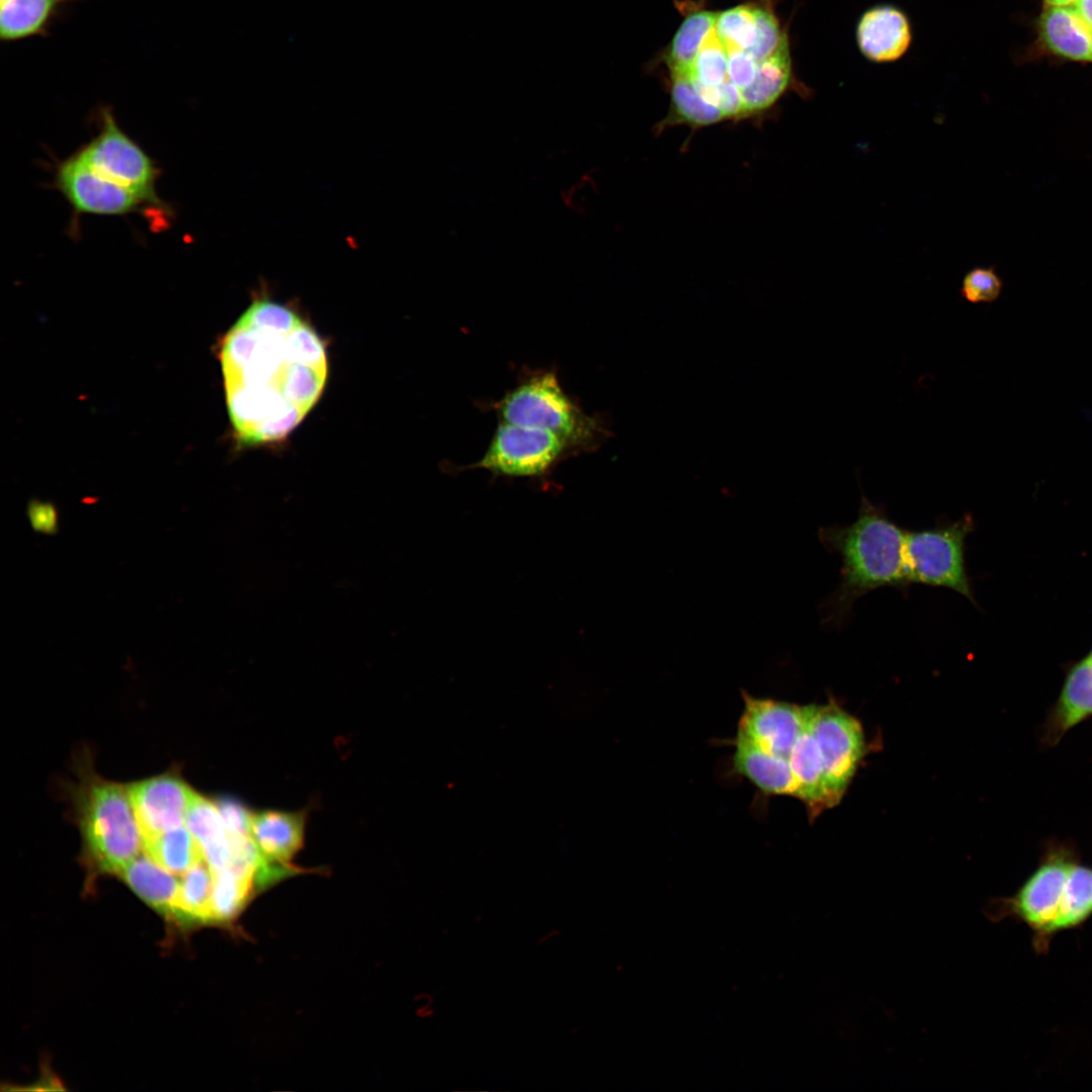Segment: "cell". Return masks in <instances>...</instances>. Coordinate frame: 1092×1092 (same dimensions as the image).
Here are the masks:
<instances>
[{"label": "cell", "mask_w": 1092, "mask_h": 1092, "mask_svg": "<svg viewBox=\"0 0 1092 1092\" xmlns=\"http://www.w3.org/2000/svg\"><path fill=\"white\" fill-rule=\"evenodd\" d=\"M809 726L818 744L831 805L839 802L864 752L859 722L836 704L809 705Z\"/></svg>", "instance_id": "obj_9"}, {"label": "cell", "mask_w": 1092, "mask_h": 1092, "mask_svg": "<svg viewBox=\"0 0 1092 1092\" xmlns=\"http://www.w3.org/2000/svg\"><path fill=\"white\" fill-rule=\"evenodd\" d=\"M118 875L149 906L172 918L180 881L149 855L138 854Z\"/></svg>", "instance_id": "obj_22"}, {"label": "cell", "mask_w": 1092, "mask_h": 1092, "mask_svg": "<svg viewBox=\"0 0 1092 1092\" xmlns=\"http://www.w3.org/2000/svg\"><path fill=\"white\" fill-rule=\"evenodd\" d=\"M796 85L788 38L771 56L757 62L752 83L741 93L745 120L766 113Z\"/></svg>", "instance_id": "obj_16"}, {"label": "cell", "mask_w": 1092, "mask_h": 1092, "mask_svg": "<svg viewBox=\"0 0 1092 1092\" xmlns=\"http://www.w3.org/2000/svg\"><path fill=\"white\" fill-rule=\"evenodd\" d=\"M735 769L762 792L771 795L799 796V784L789 760L765 752L747 742L734 741Z\"/></svg>", "instance_id": "obj_19"}, {"label": "cell", "mask_w": 1092, "mask_h": 1092, "mask_svg": "<svg viewBox=\"0 0 1092 1092\" xmlns=\"http://www.w3.org/2000/svg\"><path fill=\"white\" fill-rule=\"evenodd\" d=\"M988 914L994 920L1010 917L1024 923L1034 951L1044 954L1058 933L1078 928L1092 916V867L1081 864L1067 842H1049L1031 875L1012 896L994 901Z\"/></svg>", "instance_id": "obj_2"}, {"label": "cell", "mask_w": 1092, "mask_h": 1092, "mask_svg": "<svg viewBox=\"0 0 1092 1092\" xmlns=\"http://www.w3.org/2000/svg\"><path fill=\"white\" fill-rule=\"evenodd\" d=\"M1092 717V662L1083 657L1066 664L1061 692L1045 717L1041 741L1052 747L1073 727Z\"/></svg>", "instance_id": "obj_14"}, {"label": "cell", "mask_w": 1092, "mask_h": 1092, "mask_svg": "<svg viewBox=\"0 0 1092 1092\" xmlns=\"http://www.w3.org/2000/svg\"><path fill=\"white\" fill-rule=\"evenodd\" d=\"M726 51L728 53V82L742 93L755 77L757 62L743 51L734 49H726Z\"/></svg>", "instance_id": "obj_32"}, {"label": "cell", "mask_w": 1092, "mask_h": 1092, "mask_svg": "<svg viewBox=\"0 0 1092 1092\" xmlns=\"http://www.w3.org/2000/svg\"><path fill=\"white\" fill-rule=\"evenodd\" d=\"M229 418L243 445L286 438L318 400L328 357L318 335L289 307L253 300L219 350Z\"/></svg>", "instance_id": "obj_1"}, {"label": "cell", "mask_w": 1092, "mask_h": 1092, "mask_svg": "<svg viewBox=\"0 0 1092 1092\" xmlns=\"http://www.w3.org/2000/svg\"><path fill=\"white\" fill-rule=\"evenodd\" d=\"M143 848L154 861L174 875H183L204 860L200 844L183 824L143 841Z\"/></svg>", "instance_id": "obj_26"}, {"label": "cell", "mask_w": 1092, "mask_h": 1092, "mask_svg": "<svg viewBox=\"0 0 1092 1092\" xmlns=\"http://www.w3.org/2000/svg\"><path fill=\"white\" fill-rule=\"evenodd\" d=\"M27 517L35 532L46 535H54L58 532V511L53 504L40 500L29 502Z\"/></svg>", "instance_id": "obj_34"}, {"label": "cell", "mask_w": 1092, "mask_h": 1092, "mask_svg": "<svg viewBox=\"0 0 1092 1092\" xmlns=\"http://www.w3.org/2000/svg\"><path fill=\"white\" fill-rule=\"evenodd\" d=\"M81 801L80 825L88 854L101 871L118 874L143 847L127 790L94 781Z\"/></svg>", "instance_id": "obj_5"}, {"label": "cell", "mask_w": 1092, "mask_h": 1092, "mask_svg": "<svg viewBox=\"0 0 1092 1092\" xmlns=\"http://www.w3.org/2000/svg\"><path fill=\"white\" fill-rule=\"evenodd\" d=\"M213 872L204 860L183 874L172 919L181 924L212 922Z\"/></svg>", "instance_id": "obj_25"}, {"label": "cell", "mask_w": 1092, "mask_h": 1092, "mask_svg": "<svg viewBox=\"0 0 1092 1092\" xmlns=\"http://www.w3.org/2000/svg\"><path fill=\"white\" fill-rule=\"evenodd\" d=\"M714 30L726 49L748 51L755 39L753 3L718 12Z\"/></svg>", "instance_id": "obj_29"}, {"label": "cell", "mask_w": 1092, "mask_h": 1092, "mask_svg": "<svg viewBox=\"0 0 1092 1092\" xmlns=\"http://www.w3.org/2000/svg\"><path fill=\"white\" fill-rule=\"evenodd\" d=\"M76 154L98 174L132 191L159 212H168L156 191L159 169L120 128L110 107H101L97 134Z\"/></svg>", "instance_id": "obj_8"}, {"label": "cell", "mask_w": 1092, "mask_h": 1092, "mask_svg": "<svg viewBox=\"0 0 1092 1092\" xmlns=\"http://www.w3.org/2000/svg\"><path fill=\"white\" fill-rule=\"evenodd\" d=\"M555 435L538 429L498 422L483 455L475 462L445 467L446 471L484 469L494 478H524L547 489L558 465L574 457Z\"/></svg>", "instance_id": "obj_6"}, {"label": "cell", "mask_w": 1092, "mask_h": 1092, "mask_svg": "<svg viewBox=\"0 0 1092 1092\" xmlns=\"http://www.w3.org/2000/svg\"><path fill=\"white\" fill-rule=\"evenodd\" d=\"M1003 282L993 267H977L963 278L961 296L971 303H991L1001 294Z\"/></svg>", "instance_id": "obj_31"}, {"label": "cell", "mask_w": 1092, "mask_h": 1092, "mask_svg": "<svg viewBox=\"0 0 1092 1092\" xmlns=\"http://www.w3.org/2000/svg\"><path fill=\"white\" fill-rule=\"evenodd\" d=\"M906 531L888 517L881 505L873 504L863 493L852 524L819 530L825 548L841 559L840 584L827 605L831 619L847 613L856 599L871 590L909 585Z\"/></svg>", "instance_id": "obj_3"}, {"label": "cell", "mask_w": 1092, "mask_h": 1092, "mask_svg": "<svg viewBox=\"0 0 1092 1092\" xmlns=\"http://www.w3.org/2000/svg\"><path fill=\"white\" fill-rule=\"evenodd\" d=\"M184 823L200 844L204 859L212 872L226 869L232 858V847L216 804L195 793Z\"/></svg>", "instance_id": "obj_23"}, {"label": "cell", "mask_w": 1092, "mask_h": 1092, "mask_svg": "<svg viewBox=\"0 0 1092 1092\" xmlns=\"http://www.w3.org/2000/svg\"><path fill=\"white\" fill-rule=\"evenodd\" d=\"M1073 6L1092 28V0H1077Z\"/></svg>", "instance_id": "obj_35"}, {"label": "cell", "mask_w": 1092, "mask_h": 1092, "mask_svg": "<svg viewBox=\"0 0 1092 1092\" xmlns=\"http://www.w3.org/2000/svg\"><path fill=\"white\" fill-rule=\"evenodd\" d=\"M76 0H3L0 10V37L11 42L31 36H46L64 9Z\"/></svg>", "instance_id": "obj_21"}, {"label": "cell", "mask_w": 1092, "mask_h": 1092, "mask_svg": "<svg viewBox=\"0 0 1092 1092\" xmlns=\"http://www.w3.org/2000/svg\"><path fill=\"white\" fill-rule=\"evenodd\" d=\"M804 731L797 739L789 757V763L799 784V796L810 811L811 817L821 810L832 807L824 775L818 744L809 726V705Z\"/></svg>", "instance_id": "obj_20"}, {"label": "cell", "mask_w": 1092, "mask_h": 1092, "mask_svg": "<svg viewBox=\"0 0 1092 1092\" xmlns=\"http://www.w3.org/2000/svg\"><path fill=\"white\" fill-rule=\"evenodd\" d=\"M1077 0H1043L1044 5L1052 6H1068L1073 5Z\"/></svg>", "instance_id": "obj_36"}, {"label": "cell", "mask_w": 1092, "mask_h": 1092, "mask_svg": "<svg viewBox=\"0 0 1092 1092\" xmlns=\"http://www.w3.org/2000/svg\"><path fill=\"white\" fill-rule=\"evenodd\" d=\"M727 73L728 53L713 29L702 46L688 75L698 94L705 102L719 111V89L724 84L729 83Z\"/></svg>", "instance_id": "obj_27"}, {"label": "cell", "mask_w": 1092, "mask_h": 1092, "mask_svg": "<svg viewBox=\"0 0 1092 1092\" xmlns=\"http://www.w3.org/2000/svg\"><path fill=\"white\" fill-rule=\"evenodd\" d=\"M970 515L933 528L906 531L905 557L909 585L920 583L952 589L976 604L967 572V536L974 530Z\"/></svg>", "instance_id": "obj_7"}, {"label": "cell", "mask_w": 1092, "mask_h": 1092, "mask_svg": "<svg viewBox=\"0 0 1092 1092\" xmlns=\"http://www.w3.org/2000/svg\"><path fill=\"white\" fill-rule=\"evenodd\" d=\"M481 405L498 422L555 435L575 456L598 451L614 435L605 414H588L565 391L555 368L523 367L511 389Z\"/></svg>", "instance_id": "obj_4"}, {"label": "cell", "mask_w": 1092, "mask_h": 1092, "mask_svg": "<svg viewBox=\"0 0 1092 1092\" xmlns=\"http://www.w3.org/2000/svg\"><path fill=\"white\" fill-rule=\"evenodd\" d=\"M1087 657H1088V658H1089V660H1090V661L1092 662V648H1091V650L1089 651V653L1087 654Z\"/></svg>", "instance_id": "obj_37"}, {"label": "cell", "mask_w": 1092, "mask_h": 1092, "mask_svg": "<svg viewBox=\"0 0 1092 1092\" xmlns=\"http://www.w3.org/2000/svg\"><path fill=\"white\" fill-rule=\"evenodd\" d=\"M1 1H3V0H1Z\"/></svg>", "instance_id": "obj_38"}, {"label": "cell", "mask_w": 1092, "mask_h": 1092, "mask_svg": "<svg viewBox=\"0 0 1092 1092\" xmlns=\"http://www.w3.org/2000/svg\"><path fill=\"white\" fill-rule=\"evenodd\" d=\"M860 54L877 64L893 63L906 55L913 31L906 13L891 4L870 7L860 15L855 29Z\"/></svg>", "instance_id": "obj_13"}, {"label": "cell", "mask_w": 1092, "mask_h": 1092, "mask_svg": "<svg viewBox=\"0 0 1092 1092\" xmlns=\"http://www.w3.org/2000/svg\"><path fill=\"white\" fill-rule=\"evenodd\" d=\"M744 710L736 738L788 759L807 722L806 706L758 699L742 691Z\"/></svg>", "instance_id": "obj_11"}, {"label": "cell", "mask_w": 1092, "mask_h": 1092, "mask_svg": "<svg viewBox=\"0 0 1092 1092\" xmlns=\"http://www.w3.org/2000/svg\"><path fill=\"white\" fill-rule=\"evenodd\" d=\"M229 837L251 835L252 814L238 801L228 798L216 802Z\"/></svg>", "instance_id": "obj_33"}, {"label": "cell", "mask_w": 1092, "mask_h": 1092, "mask_svg": "<svg viewBox=\"0 0 1092 1092\" xmlns=\"http://www.w3.org/2000/svg\"><path fill=\"white\" fill-rule=\"evenodd\" d=\"M303 826L300 813L264 811L252 814L250 833L266 861L282 866L300 848Z\"/></svg>", "instance_id": "obj_17"}, {"label": "cell", "mask_w": 1092, "mask_h": 1092, "mask_svg": "<svg viewBox=\"0 0 1092 1092\" xmlns=\"http://www.w3.org/2000/svg\"><path fill=\"white\" fill-rule=\"evenodd\" d=\"M213 876L212 922H225L239 914L250 895L253 882L238 877L229 869L213 872Z\"/></svg>", "instance_id": "obj_28"}, {"label": "cell", "mask_w": 1092, "mask_h": 1092, "mask_svg": "<svg viewBox=\"0 0 1092 1092\" xmlns=\"http://www.w3.org/2000/svg\"><path fill=\"white\" fill-rule=\"evenodd\" d=\"M753 5L755 39L752 47L745 53L750 55L755 62H760L771 56L789 37L775 13L771 0L753 3Z\"/></svg>", "instance_id": "obj_30"}, {"label": "cell", "mask_w": 1092, "mask_h": 1092, "mask_svg": "<svg viewBox=\"0 0 1092 1092\" xmlns=\"http://www.w3.org/2000/svg\"><path fill=\"white\" fill-rule=\"evenodd\" d=\"M143 841L181 825L195 792L179 777L163 775L127 788Z\"/></svg>", "instance_id": "obj_12"}, {"label": "cell", "mask_w": 1092, "mask_h": 1092, "mask_svg": "<svg viewBox=\"0 0 1092 1092\" xmlns=\"http://www.w3.org/2000/svg\"><path fill=\"white\" fill-rule=\"evenodd\" d=\"M1037 31L1043 48L1052 55L1092 63V28L1073 5H1044Z\"/></svg>", "instance_id": "obj_15"}, {"label": "cell", "mask_w": 1092, "mask_h": 1092, "mask_svg": "<svg viewBox=\"0 0 1092 1092\" xmlns=\"http://www.w3.org/2000/svg\"><path fill=\"white\" fill-rule=\"evenodd\" d=\"M54 185L78 213L143 212L148 216L149 211L156 210L132 191L98 174L76 153L57 165Z\"/></svg>", "instance_id": "obj_10"}, {"label": "cell", "mask_w": 1092, "mask_h": 1092, "mask_svg": "<svg viewBox=\"0 0 1092 1092\" xmlns=\"http://www.w3.org/2000/svg\"><path fill=\"white\" fill-rule=\"evenodd\" d=\"M669 109L656 130L674 126H688L695 130L724 121L720 111L698 94L688 74L669 72Z\"/></svg>", "instance_id": "obj_24"}, {"label": "cell", "mask_w": 1092, "mask_h": 1092, "mask_svg": "<svg viewBox=\"0 0 1092 1092\" xmlns=\"http://www.w3.org/2000/svg\"><path fill=\"white\" fill-rule=\"evenodd\" d=\"M677 8L682 21L662 55L669 72L689 73L702 46L714 29L717 13L708 9L703 0L679 1Z\"/></svg>", "instance_id": "obj_18"}]
</instances>
